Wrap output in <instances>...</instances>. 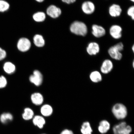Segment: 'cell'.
I'll list each match as a JSON object with an SVG mask.
<instances>
[{"label": "cell", "instance_id": "obj_13", "mask_svg": "<svg viewBox=\"0 0 134 134\" xmlns=\"http://www.w3.org/2000/svg\"><path fill=\"white\" fill-rule=\"evenodd\" d=\"M113 68L112 62L109 59L105 60L102 64L100 71L104 74H107L111 71Z\"/></svg>", "mask_w": 134, "mask_h": 134}, {"label": "cell", "instance_id": "obj_27", "mask_svg": "<svg viewBox=\"0 0 134 134\" xmlns=\"http://www.w3.org/2000/svg\"><path fill=\"white\" fill-rule=\"evenodd\" d=\"M127 14L133 20L134 19V6H132L129 8L127 11Z\"/></svg>", "mask_w": 134, "mask_h": 134}, {"label": "cell", "instance_id": "obj_28", "mask_svg": "<svg viewBox=\"0 0 134 134\" xmlns=\"http://www.w3.org/2000/svg\"><path fill=\"white\" fill-rule=\"evenodd\" d=\"M6 56L7 53L5 50L0 47V61L4 59Z\"/></svg>", "mask_w": 134, "mask_h": 134}, {"label": "cell", "instance_id": "obj_12", "mask_svg": "<svg viewBox=\"0 0 134 134\" xmlns=\"http://www.w3.org/2000/svg\"><path fill=\"white\" fill-rule=\"evenodd\" d=\"M122 9L119 5L117 4H112L109 7L108 12L112 17L117 18L122 13Z\"/></svg>", "mask_w": 134, "mask_h": 134}, {"label": "cell", "instance_id": "obj_3", "mask_svg": "<svg viewBox=\"0 0 134 134\" xmlns=\"http://www.w3.org/2000/svg\"><path fill=\"white\" fill-rule=\"evenodd\" d=\"M112 111L115 118L118 120L123 119L127 115L126 107L121 103L115 104L112 108Z\"/></svg>", "mask_w": 134, "mask_h": 134}, {"label": "cell", "instance_id": "obj_21", "mask_svg": "<svg viewBox=\"0 0 134 134\" xmlns=\"http://www.w3.org/2000/svg\"><path fill=\"white\" fill-rule=\"evenodd\" d=\"M90 78L92 82L94 83H98L102 80V76L99 72L95 71L91 73Z\"/></svg>", "mask_w": 134, "mask_h": 134}, {"label": "cell", "instance_id": "obj_6", "mask_svg": "<svg viewBox=\"0 0 134 134\" xmlns=\"http://www.w3.org/2000/svg\"><path fill=\"white\" fill-rule=\"evenodd\" d=\"M17 46L19 51L25 52L28 51L31 48V41L28 38H22L18 41Z\"/></svg>", "mask_w": 134, "mask_h": 134}, {"label": "cell", "instance_id": "obj_4", "mask_svg": "<svg viewBox=\"0 0 134 134\" xmlns=\"http://www.w3.org/2000/svg\"><path fill=\"white\" fill-rule=\"evenodd\" d=\"M114 134H130L132 131L131 127L126 122H121L116 125L113 129Z\"/></svg>", "mask_w": 134, "mask_h": 134}, {"label": "cell", "instance_id": "obj_8", "mask_svg": "<svg viewBox=\"0 0 134 134\" xmlns=\"http://www.w3.org/2000/svg\"><path fill=\"white\" fill-rule=\"evenodd\" d=\"M92 33L93 36L97 38H100L104 36L106 31L103 27L97 24H93L92 26Z\"/></svg>", "mask_w": 134, "mask_h": 134}, {"label": "cell", "instance_id": "obj_2", "mask_svg": "<svg viewBox=\"0 0 134 134\" xmlns=\"http://www.w3.org/2000/svg\"><path fill=\"white\" fill-rule=\"evenodd\" d=\"M124 46L123 43L120 42L109 48L108 53L112 58L117 60H120L122 57L121 51L124 49Z\"/></svg>", "mask_w": 134, "mask_h": 134}, {"label": "cell", "instance_id": "obj_7", "mask_svg": "<svg viewBox=\"0 0 134 134\" xmlns=\"http://www.w3.org/2000/svg\"><path fill=\"white\" fill-rule=\"evenodd\" d=\"M122 28L119 25H114L110 28V34L114 39H119L122 37Z\"/></svg>", "mask_w": 134, "mask_h": 134}, {"label": "cell", "instance_id": "obj_17", "mask_svg": "<svg viewBox=\"0 0 134 134\" xmlns=\"http://www.w3.org/2000/svg\"><path fill=\"white\" fill-rule=\"evenodd\" d=\"M33 42L35 46L38 47H42L44 46L45 40L42 36L40 35H36L33 37Z\"/></svg>", "mask_w": 134, "mask_h": 134}, {"label": "cell", "instance_id": "obj_26", "mask_svg": "<svg viewBox=\"0 0 134 134\" xmlns=\"http://www.w3.org/2000/svg\"><path fill=\"white\" fill-rule=\"evenodd\" d=\"M7 85V80L5 77L3 75L0 76V88H4Z\"/></svg>", "mask_w": 134, "mask_h": 134}, {"label": "cell", "instance_id": "obj_30", "mask_svg": "<svg viewBox=\"0 0 134 134\" xmlns=\"http://www.w3.org/2000/svg\"><path fill=\"white\" fill-rule=\"evenodd\" d=\"M61 134H74L72 131L68 129L65 130L62 132Z\"/></svg>", "mask_w": 134, "mask_h": 134}, {"label": "cell", "instance_id": "obj_1", "mask_svg": "<svg viewBox=\"0 0 134 134\" xmlns=\"http://www.w3.org/2000/svg\"><path fill=\"white\" fill-rule=\"evenodd\" d=\"M70 31L77 36H85L87 34V26L85 23L81 21H74L70 25Z\"/></svg>", "mask_w": 134, "mask_h": 134}, {"label": "cell", "instance_id": "obj_33", "mask_svg": "<svg viewBox=\"0 0 134 134\" xmlns=\"http://www.w3.org/2000/svg\"><path fill=\"white\" fill-rule=\"evenodd\" d=\"M130 1L133 3L134 2V0H130Z\"/></svg>", "mask_w": 134, "mask_h": 134}, {"label": "cell", "instance_id": "obj_18", "mask_svg": "<svg viewBox=\"0 0 134 134\" xmlns=\"http://www.w3.org/2000/svg\"><path fill=\"white\" fill-rule=\"evenodd\" d=\"M33 123L35 125L37 126L40 129L43 128L46 123V121L43 117L40 115H36L33 119Z\"/></svg>", "mask_w": 134, "mask_h": 134}, {"label": "cell", "instance_id": "obj_5", "mask_svg": "<svg viewBox=\"0 0 134 134\" xmlns=\"http://www.w3.org/2000/svg\"><path fill=\"white\" fill-rule=\"evenodd\" d=\"M82 11L86 15H91L94 13L95 6L94 4L92 1H87L84 2L81 6Z\"/></svg>", "mask_w": 134, "mask_h": 134}, {"label": "cell", "instance_id": "obj_9", "mask_svg": "<svg viewBox=\"0 0 134 134\" xmlns=\"http://www.w3.org/2000/svg\"><path fill=\"white\" fill-rule=\"evenodd\" d=\"M30 82L36 86H39L43 82V76L41 72L38 70H35L33 72V75L30 77Z\"/></svg>", "mask_w": 134, "mask_h": 134}, {"label": "cell", "instance_id": "obj_19", "mask_svg": "<svg viewBox=\"0 0 134 134\" xmlns=\"http://www.w3.org/2000/svg\"><path fill=\"white\" fill-rule=\"evenodd\" d=\"M80 131L82 134H92L93 130L89 122H83L81 126Z\"/></svg>", "mask_w": 134, "mask_h": 134}, {"label": "cell", "instance_id": "obj_10", "mask_svg": "<svg viewBox=\"0 0 134 134\" xmlns=\"http://www.w3.org/2000/svg\"><path fill=\"white\" fill-rule=\"evenodd\" d=\"M46 13L48 15L53 18H56L61 14L62 11L60 8L54 5H51L47 9Z\"/></svg>", "mask_w": 134, "mask_h": 134}, {"label": "cell", "instance_id": "obj_11", "mask_svg": "<svg viewBox=\"0 0 134 134\" xmlns=\"http://www.w3.org/2000/svg\"><path fill=\"white\" fill-rule=\"evenodd\" d=\"M99 44L96 42H92L88 43L86 48V51L89 55H95L99 52Z\"/></svg>", "mask_w": 134, "mask_h": 134}, {"label": "cell", "instance_id": "obj_31", "mask_svg": "<svg viewBox=\"0 0 134 134\" xmlns=\"http://www.w3.org/2000/svg\"><path fill=\"white\" fill-rule=\"evenodd\" d=\"M37 2L39 3L42 2H43L44 1V0H35Z\"/></svg>", "mask_w": 134, "mask_h": 134}, {"label": "cell", "instance_id": "obj_24", "mask_svg": "<svg viewBox=\"0 0 134 134\" xmlns=\"http://www.w3.org/2000/svg\"><path fill=\"white\" fill-rule=\"evenodd\" d=\"M13 119L12 115L9 113H3L0 116V120L3 124L7 123L8 122L12 121Z\"/></svg>", "mask_w": 134, "mask_h": 134}, {"label": "cell", "instance_id": "obj_22", "mask_svg": "<svg viewBox=\"0 0 134 134\" xmlns=\"http://www.w3.org/2000/svg\"><path fill=\"white\" fill-rule=\"evenodd\" d=\"M34 113L33 110L29 108H26L24 109V113L23 114V117L25 120H28L33 118Z\"/></svg>", "mask_w": 134, "mask_h": 134}, {"label": "cell", "instance_id": "obj_29", "mask_svg": "<svg viewBox=\"0 0 134 134\" xmlns=\"http://www.w3.org/2000/svg\"><path fill=\"white\" fill-rule=\"evenodd\" d=\"M63 2L68 4H73L76 2V0H61Z\"/></svg>", "mask_w": 134, "mask_h": 134}, {"label": "cell", "instance_id": "obj_16", "mask_svg": "<svg viewBox=\"0 0 134 134\" xmlns=\"http://www.w3.org/2000/svg\"><path fill=\"white\" fill-rule=\"evenodd\" d=\"M31 99L33 103L36 105H41L43 101L42 95L41 94L38 93H35L32 94Z\"/></svg>", "mask_w": 134, "mask_h": 134}, {"label": "cell", "instance_id": "obj_20", "mask_svg": "<svg viewBox=\"0 0 134 134\" xmlns=\"http://www.w3.org/2000/svg\"><path fill=\"white\" fill-rule=\"evenodd\" d=\"M42 114L44 116H49L52 115L53 112V109L52 107L48 104L43 105L41 108Z\"/></svg>", "mask_w": 134, "mask_h": 134}, {"label": "cell", "instance_id": "obj_32", "mask_svg": "<svg viewBox=\"0 0 134 134\" xmlns=\"http://www.w3.org/2000/svg\"><path fill=\"white\" fill-rule=\"evenodd\" d=\"M132 49L133 50V52H134V45H133V46L132 47Z\"/></svg>", "mask_w": 134, "mask_h": 134}, {"label": "cell", "instance_id": "obj_34", "mask_svg": "<svg viewBox=\"0 0 134 134\" xmlns=\"http://www.w3.org/2000/svg\"><path fill=\"white\" fill-rule=\"evenodd\" d=\"M133 66L134 67V62H133Z\"/></svg>", "mask_w": 134, "mask_h": 134}, {"label": "cell", "instance_id": "obj_15", "mask_svg": "<svg viewBox=\"0 0 134 134\" xmlns=\"http://www.w3.org/2000/svg\"><path fill=\"white\" fill-rule=\"evenodd\" d=\"M3 68L5 72L9 75L14 73L16 70L15 65L10 62L5 63L3 65Z\"/></svg>", "mask_w": 134, "mask_h": 134}, {"label": "cell", "instance_id": "obj_14", "mask_svg": "<svg viewBox=\"0 0 134 134\" xmlns=\"http://www.w3.org/2000/svg\"><path fill=\"white\" fill-rule=\"evenodd\" d=\"M110 128V123L106 120H103L100 122L98 130L100 133L104 134L108 131Z\"/></svg>", "mask_w": 134, "mask_h": 134}, {"label": "cell", "instance_id": "obj_23", "mask_svg": "<svg viewBox=\"0 0 134 134\" xmlns=\"http://www.w3.org/2000/svg\"><path fill=\"white\" fill-rule=\"evenodd\" d=\"M33 18L34 20L37 22H41L45 20L46 18V15L43 12H37L33 15Z\"/></svg>", "mask_w": 134, "mask_h": 134}, {"label": "cell", "instance_id": "obj_25", "mask_svg": "<svg viewBox=\"0 0 134 134\" xmlns=\"http://www.w3.org/2000/svg\"><path fill=\"white\" fill-rule=\"evenodd\" d=\"M10 4L5 0H0V13H3L8 10L10 8Z\"/></svg>", "mask_w": 134, "mask_h": 134}]
</instances>
